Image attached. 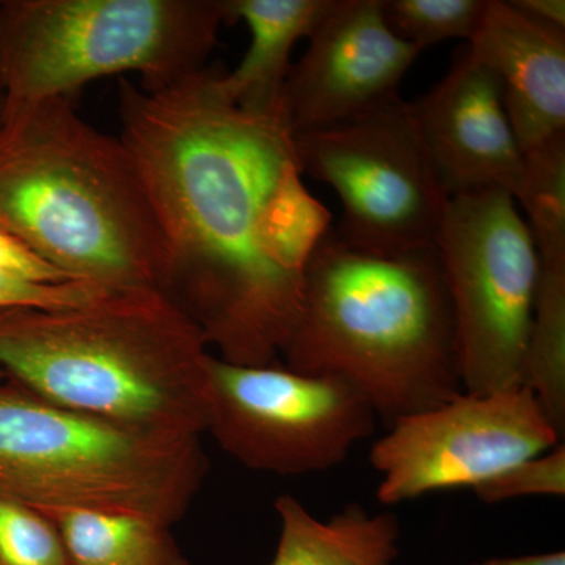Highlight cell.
Wrapping results in <instances>:
<instances>
[{"instance_id": "6da1fadb", "label": "cell", "mask_w": 565, "mask_h": 565, "mask_svg": "<svg viewBox=\"0 0 565 565\" xmlns=\"http://www.w3.org/2000/svg\"><path fill=\"white\" fill-rule=\"evenodd\" d=\"M203 68L159 90L118 84L131 151L169 256L167 296L223 362H277L332 215L308 191L285 114L245 110Z\"/></svg>"}, {"instance_id": "44dd1931", "label": "cell", "mask_w": 565, "mask_h": 565, "mask_svg": "<svg viewBox=\"0 0 565 565\" xmlns=\"http://www.w3.org/2000/svg\"><path fill=\"white\" fill-rule=\"evenodd\" d=\"M473 492L486 504L525 497H565L564 445L505 468L476 486Z\"/></svg>"}, {"instance_id": "8992f818", "label": "cell", "mask_w": 565, "mask_h": 565, "mask_svg": "<svg viewBox=\"0 0 565 565\" xmlns=\"http://www.w3.org/2000/svg\"><path fill=\"white\" fill-rule=\"evenodd\" d=\"M226 0H6L0 81L6 106L71 93L131 73L159 90L206 68Z\"/></svg>"}, {"instance_id": "ba28073f", "label": "cell", "mask_w": 565, "mask_h": 565, "mask_svg": "<svg viewBox=\"0 0 565 565\" xmlns=\"http://www.w3.org/2000/svg\"><path fill=\"white\" fill-rule=\"evenodd\" d=\"M302 174L338 193L334 233L379 256L437 248L448 192L424 147L411 104L396 98L349 120L294 136Z\"/></svg>"}, {"instance_id": "7a4b0ae2", "label": "cell", "mask_w": 565, "mask_h": 565, "mask_svg": "<svg viewBox=\"0 0 565 565\" xmlns=\"http://www.w3.org/2000/svg\"><path fill=\"white\" fill-rule=\"evenodd\" d=\"M0 230L71 280L167 296V245L139 167L68 99L6 106Z\"/></svg>"}, {"instance_id": "9a60e30c", "label": "cell", "mask_w": 565, "mask_h": 565, "mask_svg": "<svg viewBox=\"0 0 565 565\" xmlns=\"http://www.w3.org/2000/svg\"><path fill=\"white\" fill-rule=\"evenodd\" d=\"M280 539L270 565H394L399 555V520L351 504L329 520L316 519L296 497L275 500Z\"/></svg>"}, {"instance_id": "484cf974", "label": "cell", "mask_w": 565, "mask_h": 565, "mask_svg": "<svg viewBox=\"0 0 565 565\" xmlns=\"http://www.w3.org/2000/svg\"><path fill=\"white\" fill-rule=\"evenodd\" d=\"M3 111H6V92H3L2 81H0V121H2Z\"/></svg>"}, {"instance_id": "277c9868", "label": "cell", "mask_w": 565, "mask_h": 565, "mask_svg": "<svg viewBox=\"0 0 565 565\" xmlns=\"http://www.w3.org/2000/svg\"><path fill=\"white\" fill-rule=\"evenodd\" d=\"M280 356L296 373L352 386L386 427L463 393L437 248L371 255L330 228L308 259L302 307Z\"/></svg>"}, {"instance_id": "7c38bea8", "label": "cell", "mask_w": 565, "mask_h": 565, "mask_svg": "<svg viewBox=\"0 0 565 565\" xmlns=\"http://www.w3.org/2000/svg\"><path fill=\"white\" fill-rule=\"evenodd\" d=\"M411 107L449 196L501 189L519 202L525 152L505 114L497 77L468 47L444 79Z\"/></svg>"}, {"instance_id": "e0dca14e", "label": "cell", "mask_w": 565, "mask_h": 565, "mask_svg": "<svg viewBox=\"0 0 565 565\" xmlns=\"http://www.w3.org/2000/svg\"><path fill=\"white\" fill-rule=\"evenodd\" d=\"M523 386L537 397L561 437L565 430V264H542Z\"/></svg>"}, {"instance_id": "ac0fdd59", "label": "cell", "mask_w": 565, "mask_h": 565, "mask_svg": "<svg viewBox=\"0 0 565 565\" xmlns=\"http://www.w3.org/2000/svg\"><path fill=\"white\" fill-rule=\"evenodd\" d=\"M526 212L542 264H565V134L525 151Z\"/></svg>"}, {"instance_id": "603a6c76", "label": "cell", "mask_w": 565, "mask_h": 565, "mask_svg": "<svg viewBox=\"0 0 565 565\" xmlns=\"http://www.w3.org/2000/svg\"><path fill=\"white\" fill-rule=\"evenodd\" d=\"M0 267L14 270L40 281H68L57 269L29 250L24 244L0 230Z\"/></svg>"}, {"instance_id": "4fadbf2b", "label": "cell", "mask_w": 565, "mask_h": 565, "mask_svg": "<svg viewBox=\"0 0 565 565\" xmlns=\"http://www.w3.org/2000/svg\"><path fill=\"white\" fill-rule=\"evenodd\" d=\"M468 50L492 71L523 152L565 134V32L487 0Z\"/></svg>"}, {"instance_id": "cb8c5ba5", "label": "cell", "mask_w": 565, "mask_h": 565, "mask_svg": "<svg viewBox=\"0 0 565 565\" xmlns=\"http://www.w3.org/2000/svg\"><path fill=\"white\" fill-rule=\"evenodd\" d=\"M527 17L565 32L564 0H511Z\"/></svg>"}, {"instance_id": "3957f363", "label": "cell", "mask_w": 565, "mask_h": 565, "mask_svg": "<svg viewBox=\"0 0 565 565\" xmlns=\"http://www.w3.org/2000/svg\"><path fill=\"white\" fill-rule=\"evenodd\" d=\"M207 341L156 291L65 310H0V371L50 403L167 437L211 424Z\"/></svg>"}, {"instance_id": "5bb4252c", "label": "cell", "mask_w": 565, "mask_h": 565, "mask_svg": "<svg viewBox=\"0 0 565 565\" xmlns=\"http://www.w3.org/2000/svg\"><path fill=\"white\" fill-rule=\"evenodd\" d=\"M230 21L243 20L250 47L233 73L221 74L226 98L245 110L280 111L282 88L291 73V52L308 39L332 9L333 0H226Z\"/></svg>"}, {"instance_id": "ffe728a7", "label": "cell", "mask_w": 565, "mask_h": 565, "mask_svg": "<svg viewBox=\"0 0 565 565\" xmlns=\"http://www.w3.org/2000/svg\"><path fill=\"white\" fill-rule=\"evenodd\" d=\"M0 565H71L54 520L0 494Z\"/></svg>"}, {"instance_id": "52a82bcc", "label": "cell", "mask_w": 565, "mask_h": 565, "mask_svg": "<svg viewBox=\"0 0 565 565\" xmlns=\"http://www.w3.org/2000/svg\"><path fill=\"white\" fill-rule=\"evenodd\" d=\"M465 393L523 386L541 259L511 193L451 196L437 241Z\"/></svg>"}, {"instance_id": "7402d4cb", "label": "cell", "mask_w": 565, "mask_h": 565, "mask_svg": "<svg viewBox=\"0 0 565 565\" xmlns=\"http://www.w3.org/2000/svg\"><path fill=\"white\" fill-rule=\"evenodd\" d=\"M111 292L81 280L40 281L0 267V310H65Z\"/></svg>"}, {"instance_id": "30bf717a", "label": "cell", "mask_w": 565, "mask_h": 565, "mask_svg": "<svg viewBox=\"0 0 565 565\" xmlns=\"http://www.w3.org/2000/svg\"><path fill=\"white\" fill-rule=\"evenodd\" d=\"M386 429L370 452L371 467L382 478L377 500L384 505L475 489L512 465L544 455L563 438L527 386L463 392Z\"/></svg>"}, {"instance_id": "5b68a950", "label": "cell", "mask_w": 565, "mask_h": 565, "mask_svg": "<svg viewBox=\"0 0 565 565\" xmlns=\"http://www.w3.org/2000/svg\"><path fill=\"white\" fill-rule=\"evenodd\" d=\"M210 471L200 438L167 437L50 403L0 381V494L55 512L172 526Z\"/></svg>"}, {"instance_id": "d6986e66", "label": "cell", "mask_w": 565, "mask_h": 565, "mask_svg": "<svg viewBox=\"0 0 565 565\" xmlns=\"http://www.w3.org/2000/svg\"><path fill=\"white\" fill-rule=\"evenodd\" d=\"M487 0H382L386 24L399 39L423 51L445 40H471Z\"/></svg>"}, {"instance_id": "d4e9b609", "label": "cell", "mask_w": 565, "mask_h": 565, "mask_svg": "<svg viewBox=\"0 0 565 565\" xmlns=\"http://www.w3.org/2000/svg\"><path fill=\"white\" fill-rule=\"evenodd\" d=\"M471 565H565V553L553 552L544 555L519 557H493Z\"/></svg>"}, {"instance_id": "2e32d148", "label": "cell", "mask_w": 565, "mask_h": 565, "mask_svg": "<svg viewBox=\"0 0 565 565\" xmlns=\"http://www.w3.org/2000/svg\"><path fill=\"white\" fill-rule=\"evenodd\" d=\"M47 515L61 530L71 565H191L172 526L147 516L79 511Z\"/></svg>"}, {"instance_id": "9c48e42d", "label": "cell", "mask_w": 565, "mask_h": 565, "mask_svg": "<svg viewBox=\"0 0 565 565\" xmlns=\"http://www.w3.org/2000/svg\"><path fill=\"white\" fill-rule=\"evenodd\" d=\"M211 424L218 446L250 470L319 473L367 440L377 415L352 386L285 364L241 366L210 359Z\"/></svg>"}, {"instance_id": "4316f807", "label": "cell", "mask_w": 565, "mask_h": 565, "mask_svg": "<svg viewBox=\"0 0 565 565\" xmlns=\"http://www.w3.org/2000/svg\"><path fill=\"white\" fill-rule=\"evenodd\" d=\"M6 379V375H3L2 371H0V381H3Z\"/></svg>"}, {"instance_id": "8fae6325", "label": "cell", "mask_w": 565, "mask_h": 565, "mask_svg": "<svg viewBox=\"0 0 565 565\" xmlns=\"http://www.w3.org/2000/svg\"><path fill=\"white\" fill-rule=\"evenodd\" d=\"M282 88L294 136L326 128L399 98L422 51L386 24L382 0H333Z\"/></svg>"}]
</instances>
